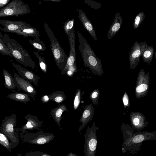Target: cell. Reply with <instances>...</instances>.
<instances>
[{"label": "cell", "mask_w": 156, "mask_h": 156, "mask_svg": "<svg viewBox=\"0 0 156 156\" xmlns=\"http://www.w3.org/2000/svg\"><path fill=\"white\" fill-rule=\"evenodd\" d=\"M121 129L123 137L122 151L132 154L137 153L141 149L142 142L156 140V131L149 132L140 130L135 132L129 125L123 123Z\"/></svg>", "instance_id": "1"}, {"label": "cell", "mask_w": 156, "mask_h": 156, "mask_svg": "<svg viewBox=\"0 0 156 156\" xmlns=\"http://www.w3.org/2000/svg\"><path fill=\"white\" fill-rule=\"evenodd\" d=\"M79 50L85 67L88 68L93 73L102 76L103 73L101 60L95 54L86 40L81 34L78 32Z\"/></svg>", "instance_id": "2"}, {"label": "cell", "mask_w": 156, "mask_h": 156, "mask_svg": "<svg viewBox=\"0 0 156 156\" xmlns=\"http://www.w3.org/2000/svg\"><path fill=\"white\" fill-rule=\"evenodd\" d=\"M2 40L9 49L11 52L16 61L25 67L34 69L36 64L30 57L28 52L16 40L11 38L8 34L2 37Z\"/></svg>", "instance_id": "3"}, {"label": "cell", "mask_w": 156, "mask_h": 156, "mask_svg": "<svg viewBox=\"0 0 156 156\" xmlns=\"http://www.w3.org/2000/svg\"><path fill=\"white\" fill-rule=\"evenodd\" d=\"M45 31L50 41V48L58 68L62 70L66 64L68 56L61 46L53 32L46 23H44Z\"/></svg>", "instance_id": "4"}, {"label": "cell", "mask_w": 156, "mask_h": 156, "mask_svg": "<svg viewBox=\"0 0 156 156\" xmlns=\"http://www.w3.org/2000/svg\"><path fill=\"white\" fill-rule=\"evenodd\" d=\"M16 122V115L13 113L2 120L0 127V131L10 140L12 149L16 148L19 143V136L15 129Z\"/></svg>", "instance_id": "5"}, {"label": "cell", "mask_w": 156, "mask_h": 156, "mask_svg": "<svg viewBox=\"0 0 156 156\" xmlns=\"http://www.w3.org/2000/svg\"><path fill=\"white\" fill-rule=\"evenodd\" d=\"M31 12L28 5L20 0H13L0 9V17L26 15Z\"/></svg>", "instance_id": "6"}, {"label": "cell", "mask_w": 156, "mask_h": 156, "mask_svg": "<svg viewBox=\"0 0 156 156\" xmlns=\"http://www.w3.org/2000/svg\"><path fill=\"white\" fill-rule=\"evenodd\" d=\"M98 129L95 122L91 127H87L84 135V156H95L97 146L96 131Z\"/></svg>", "instance_id": "7"}, {"label": "cell", "mask_w": 156, "mask_h": 156, "mask_svg": "<svg viewBox=\"0 0 156 156\" xmlns=\"http://www.w3.org/2000/svg\"><path fill=\"white\" fill-rule=\"evenodd\" d=\"M20 137L24 142L35 144H44L50 142L55 136L51 133L44 132L42 130L35 133H27Z\"/></svg>", "instance_id": "8"}, {"label": "cell", "mask_w": 156, "mask_h": 156, "mask_svg": "<svg viewBox=\"0 0 156 156\" xmlns=\"http://www.w3.org/2000/svg\"><path fill=\"white\" fill-rule=\"evenodd\" d=\"M149 73H145L144 71L141 69L138 75L135 89L136 98L140 99L146 96L149 90Z\"/></svg>", "instance_id": "9"}, {"label": "cell", "mask_w": 156, "mask_h": 156, "mask_svg": "<svg viewBox=\"0 0 156 156\" xmlns=\"http://www.w3.org/2000/svg\"><path fill=\"white\" fill-rule=\"evenodd\" d=\"M13 78L18 91L22 90L30 94L34 100H35L37 93L31 82L21 77L16 73H14Z\"/></svg>", "instance_id": "10"}, {"label": "cell", "mask_w": 156, "mask_h": 156, "mask_svg": "<svg viewBox=\"0 0 156 156\" xmlns=\"http://www.w3.org/2000/svg\"><path fill=\"white\" fill-rule=\"evenodd\" d=\"M74 27L70 31L68 36L69 44V52L67 61L64 68L62 70L61 74H66L68 68L76 63V52L75 48V36Z\"/></svg>", "instance_id": "11"}, {"label": "cell", "mask_w": 156, "mask_h": 156, "mask_svg": "<svg viewBox=\"0 0 156 156\" xmlns=\"http://www.w3.org/2000/svg\"><path fill=\"white\" fill-rule=\"evenodd\" d=\"M0 25L3 27V28L0 27V30L1 31L11 33L20 29L32 27L30 24L22 21L3 19H0Z\"/></svg>", "instance_id": "12"}, {"label": "cell", "mask_w": 156, "mask_h": 156, "mask_svg": "<svg viewBox=\"0 0 156 156\" xmlns=\"http://www.w3.org/2000/svg\"><path fill=\"white\" fill-rule=\"evenodd\" d=\"M129 118L132 129L138 131L142 130L148 124V122L146 120L144 115L140 112H131Z\"/></svg>", "instance_id": "13"}, {"label": "cell", "mask_w": 156, "mask_h": 156, "mask_svg": "<svg viewBox=\"0 0 156 156\" xmlns=\"http://www.w3.org/2000/svg\"><path fill=\"white\" fill-rule=\"evenodd\" d=\"M142 52L141 42L139 43L137 41H136L129 53V68L131 70L135 69L138 64Z\"/></svg>", "instance_id": "14"}, {"label": "cell", "mask_w": 156, "mask_h": 156, "mask_svg": "<svg viewBox=\"0 0 156 156\" xmlns=\"http://www.w3.org/2000/svg\"><path fill=\"white\" fill-rule=\"evenodd\" d=\"M10 62L21 77L32 83L37 86H38V83L40 79L39 76L35 74L33 72L14 63L12 61L10 60Z\"/></svg>", "instance_id": "15"}, {"label": "cell", "mask_w": 156, "mask_h": 156, "mask_svg": "<svg viewBox=\"0 0 156 156\" xmlns=\"http://www.w3.org/2000/svg\"><path fill=\"white\" fill-rule=\"evenodd\" d=\"M24 119L27 120V122L25 124L22 126L20 128V134L23 135L27 132V130H32L38 129L42 123V122L34 115H27L25 116Z\"/></svg>", "instance_id": "16"}, {"label": "cell", "mask_w": 156, "mask_h": 156, "mask_svg": "<svg viewBox=\"0 0 156 156\" xmlns=\"http://www.w3.org/2000/svg\"><path fill=\"white\" fill-rule=\"evenodd\" d=\"M94 108L92 104L86 106L79 121L80 122H82V124L78 129L79 132H80L88 123L91 120L94 115Z\"/></svg>", "instance_id": "17"}, {"label": "cell", "mask_w": 156, "mask_h": 156, "mask_svg": "<svg viewBox=\"0 0 156 156\" xmlns=\"http://www.w3.org/2000/svg\"><path fill=\"white\" fill-rule=\"evenodd\" d=\"M78 17L82 23L84 27L88 31L91 37L95 40H97V37L93 26L89 19L85 13L82 10H78Z\"/></svg>", "instance_id": "18"}, {"label": "cell", "mask_w": 156, "mask_h": 156, "mask_svg": "<svg viewBox=\"0 0 156 156\" xmlns=\"http://www.w3.org/2000/svg\"><path fill=\"white\" fill-rule=\"evenodd\" d=\"M123 21L120 13L117 12L115 15L114 21L107 33V37L108 40H110L116 34L120 29Z\"/></svg>", "instance_id": "19"}, {"label": "cell", "mask_w": 156, "mask_h": 156, "mask_svg": "<svg viewBox=\"0 0 156 156\" xmlns=\"http://www.w3.org/2000/svg\"><path fill=\"white\" fill-rule=\"evenodd\" d=\"M65 111H68L66 105L65 104L61 105L60 104H58V106L56 108L52 109L50 113V115L52 118L58 125L60 129L62 130V129L61 127L60 122L62 119V114Z\"/></svg>", "instance_id": "20"}, {"label": "cell", "mask_w": 156, "mask_h": 156, "mask_svg": "<svg viewBox=\"0 0 156 156\" xmlns=\"http://www.w3.org/2000/svg\"><path fill=\"white\" fill-rule=\"evenodd\" d=\"M142 45L141 56L143 62L149 64L152 61L154 54V48L152 46H149L145 42H141Z\"/></svg>", "instance_id": "21"}, {"label": "cell", "mask_w": 156, "mask_h": 156, "mask_svg": "<svg viewBox=\"0 0 156 156\" xmlns=\"http://www.w3.org/2000/svg\"><path fill=\"white\" fill-rule=\"evenodd\" d=\"M12 33L22 35L24 37H30L34 38L39 37L40 36L39 32L33 27L30 28L20 29L13 32Z\"/></svg>", "instance_id": "22"}, {"label": "cell", "mask_w": 156, "mask_h": 156, "mask_svg": "<svg viewBox=\"0 0 156 156\" xmlns=\"http://www.w3.org/2000/svg\"><path fill=\"white\" fill-rule=\"evenodd\" d=\"M2 73L4 76L5 82L4 87L7 89L15 90L16 87L13 77L6 69H3Z\"/></svg>", "instance_id": "23"}, {"label": "cell", "mask_w": 156, "mask_h": 156, "mask_svg": "<svg viewBox=\"0 0 156 156\" xmlns=\"http://www.w3.org/2000/svg\"><path fill=\"white\" fill-rule=\"evenodd\" d=\"M29 96L30 95L27 93L16 92L10 93L7 97L12 100L26 104L30 100Z\"/></svg>", "instance_id": "24"}, {"label": "cell", "mask_w": 156, "mask_h": 156, "mask_svg": "<svg viewBox=\"0 0 156 156\" xmlns=\"http://www.w3.org/2000/svg\"><path fill=\"white\" fill-rule=\"evenodd\" d=\"M48 96L50 101H52L58 104L63 102L66 99L64 92L61 91H54Z\"/></svg>", "instance_id": "25"}, {"label": "cell", "mask_w": 156, "mask_h": 156, "mask_svg": "<svg viewBox=\"0 0 156 156\" xmlns=\"http://www.w3.org/2000/svg\"><path fill=\"white\" fill-rule=\"evenodd\" d=\"M29 42L36 49L39 51H44L46 49L45 44L40 39L39 37L30 39Z\"/></svg>", "instance_id": "26"}, {"label": "cell", "mask_w": 156, "mask_h": 156, "mask_svg": "<svg viewBox=\"0 0 156 156\" xmlns=\"http://www.w3.org/2000/svg\"><path fill=\"white\" fill-rule=\"evenodd\" d=\"M3 35L0 31V53L2 55H5L13 57L11 52L9 49L2 40Z\"/></svg>", "instance_id": "27"}, {"label": "cell", "mask_w": 156, "mask_h": 156, "mask_svg": "<svg viewBox=\"0 0 156 156\" xmlns=\"http://www.w3.org/2000/svg\"><path fill=\"white\" fill-rule=\"evenodd\" d=\"M84 91L82 92L80 89L77 90L75 93L73 100V108L76 110L79 106L82 96L84 94Z\"/></svg>", "instance_id": "28"}, {"label": "cell", "mask_w": 156, "mask_h": 156, "mask_svg": "<svg viewBox=\"0 0 156 156\" xmlns=\"http://www.w3.org/2000/svg\"><path fill=\"white\" fill-rule=\"evenodd\" d=\"M145 18V16L144 12L141 11L138 13L134 19L133 24L134 29H136L141 25L142 22Z\"/></svg>", "instance_id": "29"}, {"label": "cell", "mask_w": 156, "mask_h": 156, "mask_svg": "<svg viewBox=\"0 0 156 156\" xmlns=\"http://www.w3.org/2000/svg\"><path fill=\"white\" fill-rule=\"evenodd\" d=\"M34 52L39 60V64L42 71L45 73H47V66L45 58L42 57L37 52L34 51Z\"/></svg>", "instance_id": "30"}, {"label": "cell", "mask_w": 156, "mask_h": 156, "mask_svg": "<svg viewBox=\"0 0 156 156\" xmlns=\"http://www.w3.org/2000/svg\"><path fill=\"white\" fill-rule=\"evenodd\" d=\"M0 144L5 147L9 151H12L10 142L6 136L0 130Z\"/></svg>", "instance_id": "31"}, {"label": "cell", "mask_w": 156, "mask_h": 156, "mask_svg": "<svg viewBox=\"0 0 156 156\" xmlns=\"http://www.w3.org/2000/svg\"><path fill=\"white\" fill-rule=\"evenodd\" d=\"M100 95V91L98 88L94 89L91 93L89 98L93 104L94 105H98Z\"/></svg>", "instance_id": "32"}, {"label": "cell", "mask_w": 156, "mask_h": 156, "mask_svg": "<svg viewBox=\"0 0 156 156\" xmlns=\"http://www.w3.org/2000/svg\"><path fill=\"white\" fill-rule=\"evenodd\" d=\"M74 20L73 19L67 20L64 23L63 25V28L64 31L68 37L70 31L74 26Z\"/></svg>", "instance_id": "33"}, {"label": "cell", "mask_w": 156, "mask_h": 156, "mask_svg": "<svg viewBox=\"0 0 156 156\" xmlns=\"http://www.w3.org/2000/svg\"><path fill=\"white\" fill-rule=\"evenodd\" d=\"M84 2L91 8L95 9H99L102 7L101 4L96 2L90 0H85Z\"/></svg>", "instance_id": "34"}, {"label": "cell", "mask_w": 156, "mask_h": 156, "mask_svg": "<svg viewBox=\"0 0 156 156\" xmlns=\"http://www.w3.org/2000/svg\"><path fill=\"white\" fill-rule=\"evenodd\" d=\"M25 156H51L48 154L39 151L28 152L25 154Z\"/></svg>", "instance_id": "35"}, {"label": "cell", "mask_w": 156, "mask_h": 156, "mask_svg": "<svg viewBox=\"0 0 156 156\" xmlns=\"http://www.w3.org/2000/svg\"><path fill=\"white\" fill-rule=\"evenodd\" d=\"M78 70V69L76 65V64H74L72 66H70L68 69L66 74L70 77H72L74 74L77 72Z\"/></svg>", "instance_id": "36"}, {"label": "cell", "mask_w": 156, "mask_h": 156, "mask_svg": "<svg viewBox=\"0 0 156 156\" xmlns=\"http://www.w3.org/2000/svg\"><path fill=\"white\" fill-rule=\"evenodd\" d=\"M122 101L124 108L127 107L128 109L130 105V103L129 96L126 92L125 93L123 96Z\"/></svg>", "instance_id": "37"}, {"label": "cell", "mask_w": 156, "mask_h": 156, "mask_svg": "<svg viewBox=\"0 0 156 156\" xmlns=\"http://www.w3.org/2000/svg\"><path fill=\"white\" fill-rule=\"evenodd\" d=\"M41 100L42 102L44 103H47L50 101L48 95L42 96L41 98Z\"/></svg>", "instance_id": "38"}, {"label": "cell", "mask_w": 156, "mask_h": 156, "mask_svg": "<svg viewBox=\"0 0 156 156\" xmlns=\"http://www.w3.org/2000/svg\"><path fill=\"white\" fill-rule=\"evenodd\" d=\"M10 1V0H0V8L6 5Z\"/></svg>", "instance_id": "39"}, {"label": "cell", "mask_w": 156, "mask_h": 156, "mask_svg": "<svg viewBox=\"0 0 156 156\" xmlns=\"http://www.w3.org/2000/svg\"><path fill=\"white\" fill-rule=\"evenodd\" d=\"M66 156H77V155L76 153H73L72 152H71L68 154Z\"/></svg>", "instance_id": "40"}, {"label": "cell", "mask_w": 156, "mask_h": 156, "mask_svg": "<svg viewBox=\"0 0 156 156\" xmlns=\"http://www.w3.org/2000/svg\"><path fill=\"white\" fill-rule=\"evenodd\" d=\"M45 1H49L54 2H60L61 0H43Z\"/></svg>", "instance_id": "41"}, {"label": "cell", "mask_w": 156, "mask_h": 156, "mask_svg": "<svg viewBox=\"0 0 156 156\" xmlns=\"http://www.w3.org/2000/svg\"><path fill=\"white\" fill-rule=\"evenodd\" d=\"M17 155L18 156H22V154H21L20 153H18Z\"/></svg>", "instance_id": "42"}]
</instances>
